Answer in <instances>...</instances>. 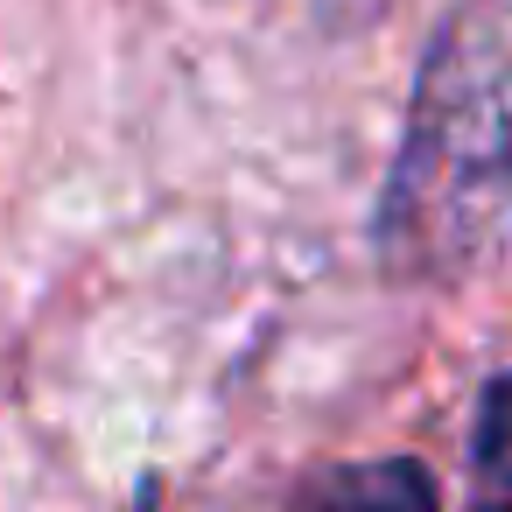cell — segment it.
<instances>
[{
  "label": "cell",
  "instance_id": "3",
  "mask_svg": "<svg viewBox=\"0 0 512 512\" xmlns=\"http://www.w3.org/2000/svg\"><path fill=\"white\" fill-rule=\"evenodd\" d=\"M477 456H484L491 484H505V491H512V379L484 400V421H477Z\"/></svg>",
  "mask_w": 512,
  "mask_h": 512
},
{
  "label": "cell",
  "instance_id": "2",
  "mask_svg": "<svg viewBox=\"0 0 512 512\" xmlns=\"http://www.w3.org/2000/svg\"><path fill=\"white\" fill-rule=\"evenodd\" d=\"M316 512H435V484L414 463H365V470H337Z\"/></svg>",
  "mask_w": 512,
  "mask_h": 512
},
{
  "label": "cell",
  "instance_id": "1",
  "mask_svg": "<svg viewBox=\"0 0 512 512\" xmlns=\"http://www.w3.org/2000/svg\"><path fill=\"white\" fill-rule=\"evenodd\" d=\"M386 260L449 281L512 246V0L456 8L421 64L379 211Z\"/></svg>",
  "mask_w": 512,
  "mask_h": 512
}]
</instances>
